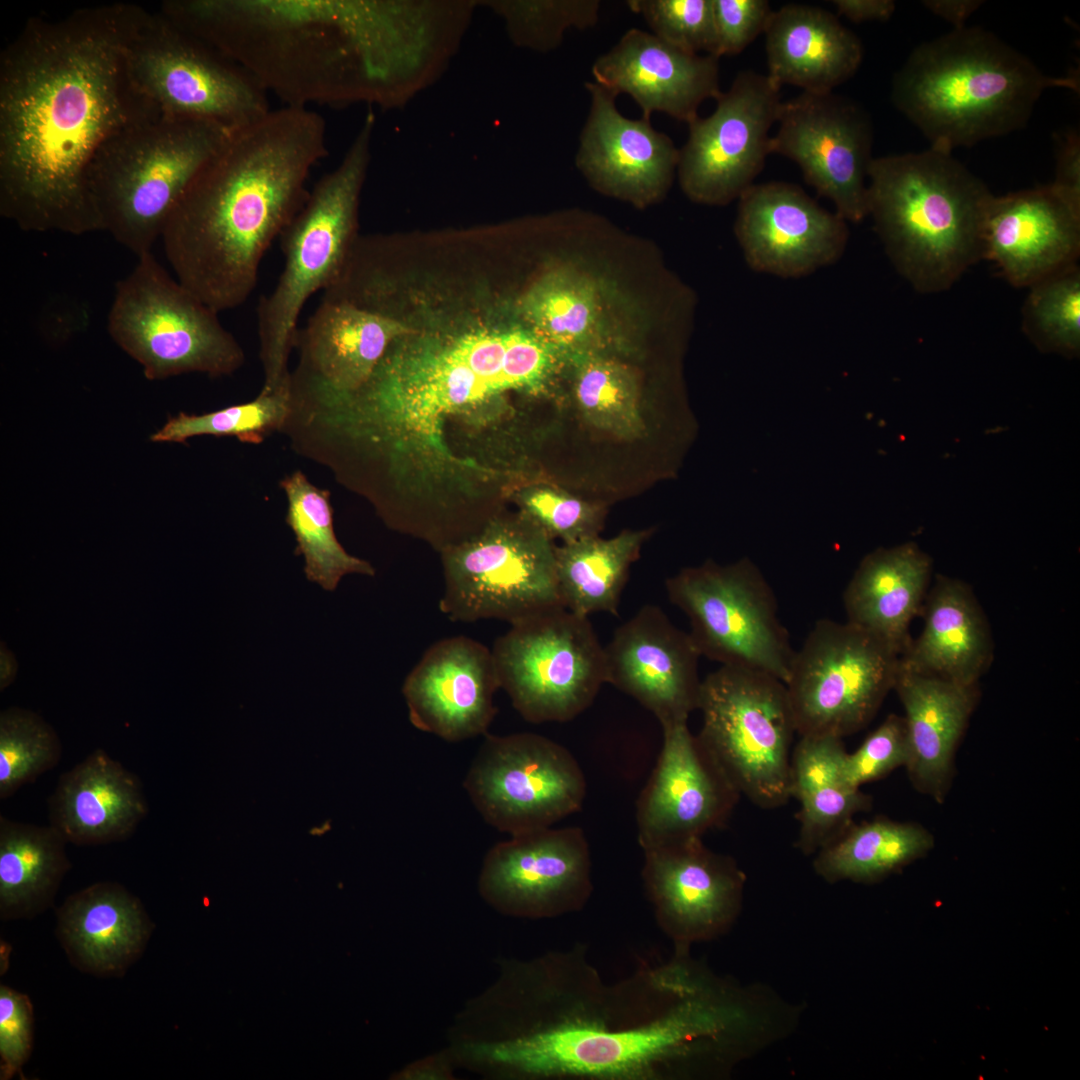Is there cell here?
<instances>
[{
    "instance_id": "obj_1",
    "label": "cell",
    "mask_w": 1080,
    "mask_h": 1080,
    "mask_svg": "<svg viewBox=\"0 0 1080 1080\" xmlns=\"http://www.w3.org/2000/svg\"><path fill=\"white\" fill-rule=\"evenodd\" d=\"M138 5L30 18L0 55V215L27 232L101 231L87 188L100 145L155 116L128 78Z\"/></svg>"
},
{
    "instance_id": "obj_2",
    "label": "cell",
    "mask_w": 1080,
    "mask_h": 1080,
    "mask_svg": "<svg viewBox=\"0 0 1080 1080\" xmlns=\"http://www.w3.org/2000/svg\"><path fill=\"white\" fill-rule=\"evenodd\" d=\"M160 12L286 106H392L409 87L413 6L372 0H166Z\"/></svg>"
},
{
    "instance_id": "obj_3",
    "label": "cell",
    "mask_w": 1080,
    "mask_h": 1080,
    "mask_svg": "<svg viewBox=\"0 0 1080 1080\" xmlns=\"http://www.w3.org/2000/svg\"><path fill=\"white\" fill-rule=\"evenodd\" d=\"M572 956L563 963L567 1005L560 1001L559 1013L512 1036L476 1043L470 1048L474 1058L534 1078L649 1080L702 1072L720 1018L709 996L695 987L685 958L643 965L630 978L605 986L591 966Z\"/></svg>"
},
{
    "instance_id": "obj_4",
    "label": "cell",
    "mask_w": 1080,
    "mask_h": 1080,
    "mask_svg": "<svg viewBox=\"0 0 1080 1080\" xmlns=\"http://www.w3.org/2000/svg\"><path fill=\"white\" fill-rule=\"evenodd\" d=\"M327 126L286 106L230 130L172 210L161 240L175 277L217 313L242 305L267 249L307 198Z\"/></svg>"
},
{
    "instance_id": "obj_5",
    "label": "cell",
    "mask_w": 1080,
    "mask_h": 1080,
    "mask_svg": "<svg viewBox=\"0 0 1080 1080\" xmlns=\"http://www.w3.org/2000/svg\"><path fill=\"white\" fill-rule=\"evenodd\" d=\"M1052 88L1078 91L1079 81L1047 75L994 33L965 25L914 48L891 101L931 147L952 152L1022 129Z\"/></svg>"
},
{
    "instance_id": "obj_6",
    "label": "cell",
    "mask_w": 1080,
    "mask_h": 1080,
    "mask_svg": "<svg viewBox=\"0 0 1080 1080\" xmlns=\"http://www.w3.org/2000/svg\"><path fill=\"white\" fill-rule=\"evenodd\" d=\"M868 217L896 271L918 292L950 289L983 259L995 195L952 152L929 147L874 157Z\"/></svg>"
},
{
    "instance_id": "obj_7",
    "label": "cell",
    "mask_w": 1080,
    "mask_h": 1080,
    "mask_svg": "<svg viewBox=\"0 0 1080 1080\" xmlns=\"http://www.w3.org/2000/svg\"><path fill=\"white\" fill-rule=\"evenodd\" d=\"M230 130L151 116L109 136L87 170L101 231L137 257L151 252L185 190Z\"/></svg>"
},
{
    "instance_id": "obj_8",
    "label": "cell",
    "mask_w": 1080,
    "mask_h": 1080,
    "mask_svg": "<svg viewBox=\"0 0 1080 1080\" xmlns=\"http://www.w3.org/2000/svg\"><path fill=\"white\" fill-rule=\"evenodd\" d=\"M373 127L369 114L341 162L318 180L280 235L284 267L257 307L263 388L290 382L289 357L304 305L336 280L351 251Z\"/></svg>"
},
{
    "instance_id": "obj_9",
    "label": "cell",
    "mask_w": 1080,
    "mask_h": 1080,
    "mask_svg": "<svg viewBox=\"0 0 1080 1080\" xmlns=\"http://www.w3.org/2000/svg\"><path fill=\"white\" fill-rule=\"evenodd\" d=\"M124 61L135 93L156 116L233 130L271 109L248 72L160 11L138 6Z\"/></svg>"
},
{
    "instance_id": "obj_10",
    "label": "cell",
    "mask_w": 1080,
    "mask_h": 1080,
    "mask_svg": "<svg viewBox=\"0 0 1080 1080\" xmlns=\"http://www.w3.org/2000/svg\"><path fill=\"white\" fill-rule=\"evenodd\" d=\"M116 284L107 316L114 342L149 380L199 372L211 377L241 368L245 353L218 314L172 277L151 252Z\"/></svg>"
},
{
    "instance_id": "obj_11",
    "label": "cell",
    "mask_w": 1080,
    "mask_h": 1080,
    "mask_svg": "<svg viewBox=\"0 0 1080 1080\" xmlns=\"http://www.w3.org/2000/svg\"><path fill=\"white\" fill-rule=\"evenodd\" d=\"M697 735L741 795L763 809L791 798L796 732L785 683L753 669L723 666L702 681Z\"/></svg>"
},
{
    "instance_id": "obj_12",
    "label": "cell",
    "mask_w": 1080,
    "mask_h": 1080,
    "mask_svg": "<svg viewBox=\"0 0 1080 1080\" xmlns=\"http://www.w3.org/2000/svg\"><path fill=\"white\" fill-rule=\"evenodd\" d=\"M552 539L525 515L487 523L445 549L440 611L454 622L513 624L564 607Z\"/></svg>"
},
{
    "instance_id": "obj_13",
    "label": "cell",
    "mask_w": 1080,
    "mask_h": 1080,
    "mask_svg": "<svg viewBox=\"0 0 1080 1080\" xmlns=\"http://www.w3.org/2000/svg\"><path fill=\"white\" fill-rule=\"evenodd\" d=\"M500 688L527 722H567L607 683L604 646L588 617L553 608L511 624L491 649Z\"/></svg>"
},
{
    "instance_id": "obj_14",
    "label": "cell",
    "mask_w": 1080,
    "mask_h": 1080,
    "mask_svg": "<svg viewBox=\"0 0 1080 1080\" xmlns=\"http://www.w3.org/2000/svg\"><path fill=\"white\" fill-rule=\"evenodd\" d=\"M701 656L786 682L794 655L774 592L748 559L686 568L666 581Z\"/></svg>"
},
{
    "instance_id": "obj_15",
    "label": "cell",
    "mask_w": 1080,
    "mask_h": 1080,
    "mask_svg": "<svg viewBox=\"0 0 1080 1080\" xmlns=\"http://www.w3.org/2000/svg\"><path fill=\"white\" fill-rule=\"evenodd\" d=\"M899 659L847 621L816 622L794 651L785 682L796 733L843 739L862 729L893 690Z\"/></svg>"
},
{
    "instance_id": "obj_16",
    "label": "cell",
    "mask_w": 1080,
    "mask_h": 1080,
    "mask_svg": "<svg viewBox=\"0 0 1080 1080\" xmlns=\"http://www.w3.org/2000/svg\"><path fill=\"white\" fill-rule=\"evenodd\" d=\"M484 736L463 786L486 823L514 836L581 809L586 779L567 748L530 732Z\"/></svg>"
},
{
    "instance_id": "obj_17",
    "label": "cell",
    "mask_w": 1080,
    "mask_h": 1080,
    "mask_svg": "<svg viewBox=\"0 0 1080 1080\" xmlns=\"http://www.w3.org/2000/svg\"><path fill=\"white\" fill-rule=\"evenodd\" d=\"M781 87L767 74L743 70L721 92L715 110L688 123L677 174L693 202L722 206L754 184L770 152V130L782 105Z\"/></svg>"
},
{
    "instance_id": "obj_18",
    "label": "cell",
    "mask_w": 1080,
    "mask_h": 1080,
    "mask_svg": "<svg viewBox=\"0 0 1080 1080\" xmlns=\"http://www.w3.org/2000/svg\"><path fill=\"white\" fill-rule=\"evenodd\" d=\"M770 152L795 162L808 185L846 222L868 217L873 125L866 110L833 91L783 101Z\"/></svg>"
},
{
    "instance_id": "obj_19",
    "label": "cell",
    "mask_w": 1080,
    "mask_h": 1080,
    "mask_svg": "<svg viewBox=\"0 0 1080 1080\" xmlns=\"http://www.w3.org/2000/svg\"><path fill=\"white\" fill-rule=\"evenodd\" d=\"M522 323L566 355L639 359L650 326L643 303L615 278L568 264L545 273L521 297Z\"/></svg>"
},
{
    "instance_id": "obj_20",
    "label": "cell",
    "mask_w": 1080,
    "mask_h": 1080,
    "mask_svg": "<svg viewBox=\"0 0 1080 1080\" xmlns=\"http://www.w3.org/2000/svg\"><path fill=\"white\" fill-rule=\"evenodd\" d=\"M479 891L496 909L518 917L582 909L593 891L584 831L549 827L495 844L484 858Z\"/></svg>"
},
{
    "instance_id": "obj_21",
    "label": "cell",
    "mask_w": 1080,
    "mask_h": 1080,
    "mask_svg": "<svg viewBox=\"0 0 1080 1080\" xmlns=\"http://www.w3.org/2000/svg\"><path fill=\"white\" fill-rule=\"evenodd\" d=\"M642 879L674 952L728 932L742 908L746 875L736 861L694 838L643 850Z\"/></svg>"
},
{
    "instance_id": "obj_22",
    "label": "cell",
    "mask_w": 1080,
    "mask_h": 1080,
    "mask_svg": "<svg viewBox=\"0 0 1080 1080\" xmlns=\"http://www.w3.org/2000/svg\"><path fill=\"white\" fill-rule=\"evenodd\" d=\"M662 729L660 755L636 806L642 850L702 838L726 823L741 796L687 722Z\"/></svg>"
},
{
    "instance_id": "obj_23",
    "label": "cell",
    "mask_w": 1080,
    "mask_h": 1080,
    "mask_svg": "<svg viewBox=\"0 0 1080 1080\" xmlns=\"http://www.w3.org/2000/svg\"><path fill=\"white\" fill-rule=\"evenodd\" d=\"M848 222L798 185L753 184L738 199L734 232L748 266L780 278H801L844 254Z\"/></svg>"
},
{
    "instance_id": "obj_24",
    "label": "cell",
    "mask_w": 1080,
    "mask_h": 1080,
    "mask_svg": "<svg viewBox=\"0 0 1080 1080\" xmlns=\"http://www.w3.org/2000/svg\"><path fill=\"white\" fill-rule=\"evenodd\" d=\"M590 108L580 134L575 162L598 192L644 208L665 197L677 172L679 148L650 119H630L616 97L594 81L586 82Z\"/></svg>"
},
{
    "instance_id": "obj_25",
    "label": "cell",
    "mask_w": 1080,
    "mask_h": 1080,
    "mask_svg": "<svg viewBox=\"0 0 1080 1080\" xmlns=\"http://www.w3.org/2000/svg\"><path fill=\"white\" fill-rule=\"evenodd\" d=\"M607 683L634 698L667 726L687 722L697 709L701 657L689 632L656 605H645L604 647Z\"/></svg>"
},
{
    "instance_id": "obj_26",
    "label": "cell",
    "mask_w": 1080,
    "mask_h": 1080,
    "mask_svg": "<svg viewBox=\"0 0 1080 1080\" xmlns=\"http://www.w3.org/2000/svg\"><path fill=\"white\" fill-rule=\"evenodd\" d=\"M500 688L491 649L453 636L432 644L407 675L402 693L409 720L449 742L486 735Z\"/></svg>"
},
{
    "instance_id": "obj_27",
    "label": "cell",
    "mask_w": 1080,
    "mask_h": 1080,
    "mask_svg": "<svg viewBox=\"0 0 1080 1080\" xmlns=\"http://www.w3.org/2000/svg\"><path fill=\"white\" fill-rule=\"evenodd\" d=\"M1080 210L1051 185L994 196L984 226L983 259L1012 285L1030 288L1077 264Z\"/></svg>"
},
{
    "instance_id": "obj_28",
    "label": "cell",
    "mask_w": 1080,
    "mask_h": 1080,
    "mask_svg": "<svg viewBox=\"0 0 1080 1080\" xmlns=\"http://www.w3.org/2000/svg\"><path fill=\"white\" fill-rule=\"evenodd\" d=\"M591 72L615 96H631L646 119L661 112L688 124L705 100L722 92L719 58L685 52L638 28L600 55Z\"/></svg>"
},
{
    "instance_id": "obj_29",
    "label": "cell",
    "mask_w": 1080,
    "mask_h": 1080,
    "mask_svg": "<svg viewBox=\"0 0 1080 1080\" xmlns=\"http://www.w3.org/2000/svg\"><path fill=\"white\" fill-rule=\"evenodd\" d=\"M409 332L400 319L322 298L298 330V362L291 371V383L337 393L356 391L369 380L390 346Z\"/></svg>"
},
{
    "instance_id": "obj_30",
    "label": "cell",
    "mask_w": 1080,
    "mask_h": 1080,
    "mask_svg": "<svg viewBox=\"0 0 1080 1080\" xmlns=\"http://www.w3.org/2000/svg\"><path fill=\"white\" fill-rule=\"evenodd\" d=\"M48 811L68 843L95 846L131 837L149 807L140 778L98 748L59 777Z\"/></svg>"
},
{
    "instance_id": "obj_31",
    "label": "cell",
    "mask_w": 1080,
    "mask_h": 1080,
    "mask_svg": "<svg viewBox=\"0 0 1080 1080\" xmlns=\"http://www.w3.org/2000/svg\"><path fill=\"white\" fill-rule=\"evenodd\" d=\"M56 916L59 942L71 964L99 977L125 974L142 956L155 927L140 899L111 881L71 894Z\"/></svg>"
},
{
    "instance_id": "obj_32",
    "label": "cell",
    "mask_w": 1080,
    "mask_h": 1080,
    "mask_svg": "<svg viewBox=\"0 0 1080 1080\" xmlns=\"http://www.w3.org/2000/svg\"><path fill=\"white\" fill-rule=\"evenodd\" d=\"M893 690L905 711L908 776L920 792L943 802L957 745L979 698L978 685H963L899 666Z\"/></svg>"
},
{
    "instance_id": "obj_33",
    "label": "cell",
    "mask_w": 1080,
    "mask_h": 1080,
    "mask_svg": "<svg viewBox=\"0 0 1080 1080\" xmlns=\"http://www.w3.org/2000/svg\"><path fill=\"white\" fill-rule=\"evenodd\" d=\"M767 75L780 87L831 92L859 69V37L828 10L786 4L773 11L764 32Z\"/></svg>"
},
{
    "instance_id": "obj_34",
    "label": "cell",
    "mask_w": 1080,
    "mask_h": 1080,
    "mask_svg": "<svg viewBox=\"0 0 1080 1080\" xmlns=\"http://www.w3.org/2000/svg\"><path fill=\"white\" fill-rule=\"evenodd\" d=\"M924 626L899 666L963 685H978L994 656L987 618L969 585L938 575L921 615Z\"/></svg>"
},
{
    "instance_id": "obj_35",
    "label": "cell",
    "mask_w": 1080,
    "mask_h": 1080,
    "mask_svg": "<svg viewBox=\"0 0 1080 1080\" xmlns=\"http://www.w3.org/2000/svg\"><path fill=\"white\" fill-rule=\"evenodd\" d=\"M932 560L913 542L867 554L843 593L847 622L891 647L900 656L912 637L929 590Z\"/></svg>"
},
{
    "instance_id": "obj_36",
    "label": "cell",
    "mask_w": 1080,
    "mask_h": 1080,
    "mask_svg": "<svg viewBox=\"0 0 1080 1080\" xmlns=\"http://www.w3.org/2000/svg\"><path fill=\"white\" fill-rule=\"evenodd\" d=\"M846 754L842 738L834 736H800L792 752L791 797L800 804L796 847L805 855L838 838L871 805L845 776Z\"/></svg>"
},
{
    "instance_id": "obj_37",
    "label": "cell",
    "mask_w": 1080,
    "mask_h": 1080,
    "mask_svg": "<svg viewBox=\"0 0 1080 1080\" xmlns=\"http://www.w3.org/2000/svg\"><path fill=\"white\" fill-rule=\"evenodd\" d=\"M65 838L51 825L0 816V918L33 919L51 908L71 868Z\"/></svg>"
},
{
    "instance_id": "obj_38",
    "label": "cell",
    "mask_w": 1080,
    "mask_h": 1080,
    "mask_svg": "<svg viewBox=\"0 0 1080 1080\" xmlns=\"http://www.w3.org/2000/svg\"><path fill=\"white\" fill-rule=\"evenodd\" d=\"M649 530H623L563 543L555 549L558 588L563 606L589 617L596 612L618 615L630 565Z\"/></svg>"
},
{
    "instance_id": "obj_39",
    "label": "cell",
    "mask_w": 1080,
    "mask_h": 1080,
    "mask_svg": "<svg viewBox=\"0 0 1080 1080\" xmlns=\"http://www.w3.org/2000/svg\"><path fill=\"white\" fill-rule=\"evenodd\" d=\"M921 825L877 818L852 823L815 853L813 868L829 883H874L922 857L933 846Z\"/></svg>"
},
{
    "instance_id": "obj_40",
    "label": "cell",
    "mask_w": 1080,
    "mask_h": 1080,
    "mask_svg": "<svg viewBox=\"0 0 1080 1080\" xmlns=\"http://www.w3.org/2000/svg\"><path fill=\"white\" fill-rule=\"evenodd\" d=\"M565 373L576 408L588 426L624 441L644 437L639 380L627 361L599 354H570Z\"/></svg>"
},
{
    "instance_id": "obj_41",
    "label": "cell",
    "mask_w": 1080,
    "mask_h": 1080,
    "mask_svg": "<svg viewBox=\"0 0 1080 1080\" xmlns=\"http://www.w3.org/2000/svg\"><path fill=\"white\" fill-rule=\"evenodd\" d=\"M287 498L286 523L294 533L296 553L304 558L306 578L334 591L348 574L374 576L373 566L349 554L334 530L330 493L312 484L297 470L280 482Z\"/></svg>"
},
{
    "instance_id": "obj_42",
    "label": "cell",
    "mask_w": 1080,
    "mask_h": 1080,
    "mask_svg": "<svg viewBox=\"0 0 1080 1080\" xmlns=\"http://www.w3.org/2000/svg\"><path fill=\"white\" fill-rule=\"evenodd\" d=\"M291 410V381L275 389L262 388L252 400L202 415L179 413L151 436L155 442H185L200 435L234 436L260 444L282 432Z\"/></svg>"
},
{
    "instance_id": "obj_43",
    "label": "cell",
    "mask_w": 1080,
    "mask_h": 1080,
    "mask_svg": "<svg viewBox=\"0 0 1080 1080\" xmlns=\"http://www.w3.org/2000/svg\"><path fill=\"white\" fill-rule=\"evenodd\" d=\"M1022 329L1042 352L1076 357L1080 350V269L1076 264L1031 286Z\"/></svg>"
},
{
    "instance_id": "obj_44",
    "label": "cell",
    "mask_w": 1080,
    "mask_h": 1080,
    "mask_svg": "<svg viewBox=\"0 0 1080 1080\" xmlns=\"http://www.w3.org/2000/svg\"><path fill=\"white\" fill-rule=\"evenodd\" d=\"M62 745L53 727L37 713L10 707L0 714V799L58 765Z\"/></svg>"
},
{
    "instance_id": "obj_45",
    "label": "cell",
    "mask_w": 1080,
    "mask_h": 1080,
    "mask_svg": "<svg viewBox=\"0 0 1080 1080\" xmlns=\"http://www.w3.org/2000/svg\"><path fill=\"white\" fill-rule=\"evenodd\" d=\"M599 10L598 0L517 1L504 5L514 40L540 51L557 47L570 28L594 27Z\"/></svg>"
},
{
    "instance_id": "obj_46",
    "label": "cell",
    "mask_w": 1080,
    "mask_h": 1080,
    "mask_svg": "<svg viewBox=\"0 0 1080 1080\" xmlns=\"http://www.w3.org/2000/svg\"><path fill=\"white\" fill-rule=\"evenodd\" d=\"M626 5L661 40L688 53L716 57L712 0H629Z\"/></svg>"
},
{
    "instance_id": "obj_47",
    "label": "cell",
    "mask_w": 1080,
    "mask_h": 1080,
    "mask_svg": "<svg viewBox=\"0 0 1080 1080\" xmlns=\"http://www.w3.org/2000/svg\"><path fill=\"white\" fill-rule=\"evenodd\" d=\"M523 515L551 539L569 543L599 535L605 511L597 503L548 486L526 489L520 496Z\"/></svg>"
},
{
    "instance_id": "obj_48",
    "label": "cell",
    "mask_w": 1080,
    "mask_h": 1080,
    "mask_svg": "<svg viewBox=\"0 0 1080 1080\" xmlns=\"http://www.w3.org/2000/svg\"><path fill=\"white\" fill-rule=\"evenodd\" d=\"M909 739L903 716L890 714L853 753H847L844 773L851 785L860 788L864 783L880 779L896 768L905 766Z\"/></svg>"
},
{
    "instance_id": "obj_49",
    "label": "cell",
    "mask_w": 1080,
    "mask_h": 1080,
    "mask_svg": "<svg viewBox=\"0 0 1080 1080\" xmlns=\"http://www.w3.org/2000/svg\"><path fill=\"white\" fill-rule=\"evenodd\" d=\"M34 1013L30 998L6 985L0 987V1079L23 1076L33 1047Z\"/></svg>"
},
{
    "instance_id": "obj_50",
    "label": "cell",
    "mask_w": 1080,
    "mask_h": 1080,
    "mask_svg": "<svg viewBox=\"0 0 1080 1080\" xmlns=\"http://www.w3.org/2000/svg\"><path fill=\"white\" fill-rule=\"evenodd\" d=\"M716 57L741 53L764 33L773 11L767 0H712Z\"/></svg>"
},
{
    "instance_id": "obj_51",
    "label": "cell",
    "mask_w": 1080,
    "mask_h": 1080,
    "mask_svg": "<svg viewBox=\"0 0 1080 1080\" xmlns=\"http://www.w3.org/2000/svg\"><path fill=\"white\" fill-rule=\"evenodd\" d=\"M1055 180L1050 185L1074 208L1080 210V138L1070 132L1060 142Z\"/></svg>"
},
{
    "instance_id": "obj_52",
    "label": "cell",
    "mask_w": 1080,
    "mask_h": 1080,
    "mask_svg": "<svg viewBox=\"0 0 1080 1080\" xmlns=\"http://www.w3.org/2000/svg\"><path fill=\"white\" fill-rule=\"evenodd\" d=\"M832 3L839 15L854 23L886 21L896 8L893 0H833Z\"/></svg>"
},
{
    "instance_id": "obj_53",
    "label": "cell",
    "mask_w": 1080,
    "mask_h": 1080,
    "mask_svg": "<svg viewBox=\"0 0 1080 1080\" xmlns=\"http://www.w3.org/2000/svg\"><path fill=\"white\" fill-rule=\"evenodd\" d=\"M923 6L931 13L951 23L953 28L965 26L966 20L982 5L979 0H926Z\"/></svg>"
},
{
    "instance_id": "obj_54",
    "label": "cell",
    "mask_w": 1080,
    "mask_h": 1080,
    "mask_svg": "<svg viewBox=\"0 0 1080 1080\" xmlns=\"http://www.w3.org/2000/svg\"><path fill=\"white\" fill-rule=\"evenodd\" d=\"M406 1078L412 1079H447L451 1076L447 1063L440 1058H432L413 1064L412 1068L405 1073Z\"/></svg>"
},
{
    "instance_id": "obj_55",
    "label": "cell",
    "mask_w": 1080,
    "mask_h": 1080,
    "mask_svg": "<svg viewBox=\"0 0 1080 1080\" xmlns=\"http://www.w3.org/2000/svg\"><path fill=\"white\" fill-rule=\"evenodd\" d=\"M16 664L17 663H16L13 655H11V653L8 651V649L6 647H2L1 648V676H0V688H1V690H4L5 688H7L13 682V680L15 678V675H16V671H17V665Z\"/></svg>"
}]
</instances>
